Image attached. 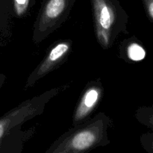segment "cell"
I'll return each instance as SVG.
<instances>
[{
  "label": "cell",
  "instance_id": "obj_1",
  "mask_svg": "<svg viewBox=\"0 0 153 153\" xmlns=\"http://www.w3.org/2000/svg\"><path fill=\"white\" fill-rule=\"evenodd\" d=\"M70 85L51 88L26 100L0 117V153H22L25 143L34 135L37 126L23 129L27 121L43 113L46 105L70 88Z\"/></svg>",
  "mask_w": 153,
  "mask_h": 153
},
{
  "label": "cell",
  "instance_id": "obj_2",
  "mask_svg": "<svg viewBox=\"0 0 153 153\" xmlns=\"http://www.w3.org/2000/svg\"><path fill=\"white\" fill-rule=\"evenodd\" d=\"M113 120L100 112L83 123L69 128L55 140L44 153H90L111 143L108 129Z\"/></svg>",
  "mask_w": 153,
  "mask_h": 153
},
{
  "label": "cell",
  "instance_id": "obj_3",
  "mask_svg": "<svg viewBox=\"0 0 153 153\" xmlns=\"http://www.w3.org/2000/svg\"><path fill=\"white\" fill-rule=\"evenodd\" d=\"M94 34L104 50L114 46L120 34H128V16L119 0H90Z\"/></svg>",
  "mask_w": 153,
  "mask_h": 153
},
{
  "label": "cell",
  "instance_id": "obj_4",
  "mask_svg": "<svg viewBox=\"0 0 153 153\" xmlns=\"http://www.w3.org/2000/svg\"><path fill=\"white\" fill-rule=\"evenodd\" d=\"M76 0H43L34 25L32 41L39 44L60 28L70 16Z\"/></svg>",
  "mask_w": 153,
  "mask_h": 153
},
{
  "label": "cell",
  "instance_id": "obj_5",
  "mask_svg": "<svg viewBox=\"0 0 153 153\" xmlns=\"http://www.w3.org/2000/svg\"><path fill=\"white\" fill-rule=\"evenodd\" d=\"M73 45L71 39H60L52 43L41 61L28 76L24 90L26 91L31 88L39 80L64 64L72 53Z\"/></svg>",
  "mask_w": 153,
  "mask_h": 153
},
{
  "label": "cell",
  "instance_id": "obj_6",
  "mask_svg": "<svg viewBox=\"0 0 153 153\" xmlns=\"http://www.w3.org/2000/svg\"><path fill=\"white\" fill-rule=\"evenodd\" d=\"M104 95V87L100 78L90 81L84 88L72 117L73 126L83 123L91 118L100 105Z\"/></svg>",
  "mask_w": 153,
  "mask_h": 153
},
{
  "label": "cell",
  "instance_id": "obj_7",
  "mask_svg": "<svg viewBox=\"0 0 153 153\" xmlns=\"http://www.w3.org/2000/svg\"><path fill=\"white\" fill-rule=\"evenodd\" d=\"M118 52L119 58L129 64L140 62L144 60L146 56V51L144 46L134 35L121 42Z\"/></svg>",
  "mask_w": 153,
  "mask_h": 153
},
{
  "label": "cell",
  "instance_id": "obj_8",
  "mask_svg": "<svg viewBox=\"0 0 153 153\" xmlns=\"http://www.w3.org/2000/svg\"><path fill=\"white\" fill-rule=\"evenodd\" d=\"M10 0H0V34L4 37H10L11 19Z\"/></svg>",
  "mask_w": 153,
  "mask_h": 153
},
{
  "label": "cell",
  "instance_id": "obj_9",
  "mask_svg": "<svg viewBox=\"0 0 153 153\" xmlns=\"http://www.w3.org/2000/svg\"><path fill=\"white\" fill-rule=\"evenodd\" d=\"M35 2V0H10L12 17L23 19L29 16Z\"/></svg>",
  "mask_w": 153,
  "mask_h": 153
},
{
  "label": "cell",
  "instance_id": "obj_10",
  "mask_svg": "<svg viewBox=\"0 0 153 153\" xmlns=\"http://www.w3.org/2000/svg\"><path fill=\"white\" fill-rule=\"evenodd\" d=\"M134 116L140 124L153 131V105L139 107Z\"/></svg>",
  "mask_w": 153,
  "mask_h": 153
},
{
  "label": "cell",
  "instance_id": "obj_11",
  "mask_svg": "<svg viewBox=\"0 0 153 153\" xmlns=\"http://www.w3.org/2000/svg\"><path fill=\"white\" fill-rule=\"evenodd\" d=\"M140 143L146 153H153V131L142 134Z\"/></svg>",
  "mask_w": 153,
  "mask_h": 153
},
{
  "label": "cell",
  "instance_id": "obj_12",
  "mask_svg": "<svg viewBox=\"0 0 153 153\" xmlns=\"http://www.w3.org/2000/svg\"><path fill=\"white\" fill-rule=\"evenodd\" d=\"M146 16L153 23V0H142Z\"/></svg>",
  "mask_w": 153,
  "mask_h": 153
},
{
  "label": "cell",
  "instance_id": "obj_13",
  "mask_svg": "<svg viewBox=\"0 0 153 153\" xmlns=\"http://www.w3.org/2000/svg\"><path fill=\"white\" fill-rule=\"evenodd\" d=\"M6 79H7V76L3 74V73H0V89L2 88L4 84L5 83Z\"/></svg>",
  "mask_w": 153,
  "mask_h": 153
},
{
  "label": "cell",
  "instance_id": "obj_14",
  "mask_svg": "<svg viewBox=\"0 0 153 153\" xmlns=\"http://www.w3.org/2000/svg\"><path fill=\"white\" fill-rule=\"evenodd\" d=\"M3 44H4V43H3V41L1 40H0V49H1V48L3 46Z\"/></svg>",
  "mask_w": 153,
  "mask_h": 153
}]
</instances>
